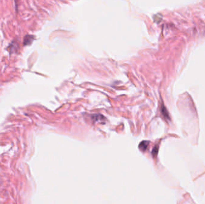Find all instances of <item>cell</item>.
Here are the masks:
<instances>
[{"instance_id":"1","label":"cell","mask_w":205,"mask_h":204,"mask_svg":"<svg viewBox=\"0 0 205 204\" xmlns=\"http://www.w3.org/2000/svg\"><path fill=\"white\" fill-rule=\"evenodd\" d=\"M7 50L10 53V54H13L15 53H18L19 51V45L16 41L13 40L12 43L7 47Z\"/></svg>"},{"instance_id":"2","label":"cell","mask_w":205,"mask_h":204,"mask_svg":"<svg viewBox=\"0 0 205 204\" xmlns=\"http://www.w3.org/2000/svg\"><path fill=\"white\" fill-rule=\"evenodd\" d=\"M34 40V37L31 35H26L23 38V45L24 46H30L32 44L33 41Z\"/></svg>"},{"instance_id":"3","label":"cell","mask_w":205,"mask_h":204,"mask_svg":"<svg viewBox=\"0 0 205 204\" xmlns=\"http://www.w3.org/2000/svg\"><path fill=\"white\" fill-rule=\"evenodd\" d=\"M148 144H149V142L148 141H142L140 143L139 145V148L140 150L144 152L146 150V149H147L148 146Z\"/></svg>"},{"instance_id":"4","label":"cell","mask_w":205,"mask_h":204,"mask_svg":"<svg viewBox=\"0 0 205 204\" xmlns=\"http://www.w3.org/2000/svg\"><path fill=\"white\" fill-rule=\"evenodd\" d=\"M158 152V147H155L152 150V154L154 156H156L157 153Z\"/></svg>"}]
</instances>
